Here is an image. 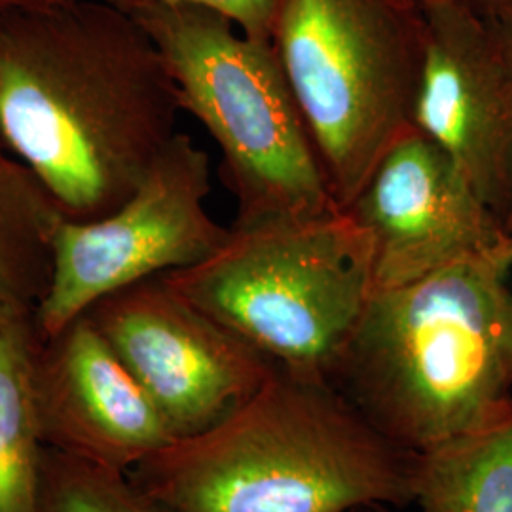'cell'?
I'll list each match as a JSON object with an SVG mask.
<instances>
[{"label":"cell","instance_id":"21","mask_svg":"<svg viewBox=\"0 0 512 512\" xmlns=\"http://www.w3.org/2000/svg\"><path fill=\"white\" fill-rule=\"evenodd\" d=\"M397 507H389V505H365L351 512H397Z\"/></svg>","mask_w":512,"mask_h":512},{"label":"cell","instance_id":"4","mask_svg":"<svg viewBox=\"0 0 512 512\" xmlns=\"http://www.w3.org/2000/svg\"><path fill=\"white\" fill-rule=\"evenodd\" d=\"M131 16L164 57L181 109L217 143L236 226L340 209L272 40L247 37L200 6H148Z\"/></svg>","mask_w":512,"mask_h":512},{"label":"cell","instance_id":"7","mask_svg":"<svg viewBox=\"0 0 512 512\" xmlns=\"http://www.w3.org/2000/svg\"><path fill=\"white\" fill-rule=\"evenodd\" d=\"M209 194V154L179 131L126 202L101 219L61 220L35 313L40 336H54L109 294L213 255L230 228L207 211Z\"/></svg>","mask_w":512,"mask_h":512},{"label":"cell","instance_id":"1","mask_svg":"<svg viewBox=\"0 0 512 512\" xmlns=\"http://www.w3.org/2000/svg\"><path fill=\"white\" fill-rule=\"evenodd\" d=\"M179 112L160 50L109 0L0 16V139L63 219L126 202L179 133Z\"/></svg>","mask_w":512,"mask_h":512},{"label":"cell","instance_id":"18","mask_svg":"<svg viewBox=\"0 0 512 512\" xmlns=\"http://www.w3.org/2000/svg\"><path fill=\"white\" fill-rule=\"evenodd\" d=\"M55 2H67V0H0V16H6L10 12H18V10H25V8L55 4Z\"/></svg>","mask_w":512,"mask_h":512},{"label":"cell","instance_id":"10","mask_svg":"<svg viewBox=\"0 0 512 512\" xmlns=\"http://www.w3.org/2000/svg\"><path fill=\"white\" fill-rule=\"evenodd\" d=\"M344 211L370 243L372 291L418 281L511 234L456 162L416 126L385 150Z\"/></svg>","mask_w":512,"mask_h":512},{"label":"cell","instance_id":"8","mask_svg":"<svg viewBox=\"0 0 512 512\" xmlns=\"http://www.w3.org/2000/svg\"><path fill=\"white\" fill-rule=\"evenodd\" d=\"M86 315L147 391L175 440L224 420L277 366L162 275L101 298Z\"/></svg>","mask_w":512,"mask_h":512},{"label":"cell","instance_id":"9","mask_svg":"<svg viewBox=\"0 0 512 512\" xmlns=\"http://www.w3.org/2000/svg\"><path fill=\"white\" fill-rule=\"evenodd\" d=\"M425 61L412 126L461 169L511 232L512 69L492 21L456 0H418Z\"/></svg>","mask_w":512,"mask_h":512},{"label":"cell","instance_id":"13","mask_svg":"<svg viewBox=\"0 0 512 512\" xmlns=\"http://www.w3.org/2000/svg\"><path fill=\"white\" fill-rule=\"evenodd\" d=\"M420 512H512V397L494 420L420 454Z\"/></svg>","mask_w":512,"mask_h":512},{"label":"cell","instance_id":"6","mask_svg":"<svg viewBox=\"0 0 512 512\" xmlns=\"http://www.w3.org/2000/svg\"><path fill=\"white\" fill-rule=\"evenodd\" d=\"M272 44L332 200L346 209L412 126L425 61L416 0H281Z\"/></svg>","mask_w":512,"mask_h":512},{"label":"cell","instance_id":"3","mask_svg":"<svg viewBox=\"0 0 512 512\" xmlns=\"http://www.w3.org/2000/svg\"><path fill=\"white\" fill-rule=\"evenodd\" d=\"M512 236L393 289L372 291L329 382L387 439L425 454L511 401Z\"/></svg>","mask_w":512,"mask_h":512},{"label":"cell","instance_id":"20","mask_svg":"<svg viewBox=\"0 0 512 512\" xmlns=\"http://www.w3.org/2000/svg\"><path fill=\"white\" fill-rule=\"evenodd\" d=\"M505 346H507V359H509V366H511L512 372V291L511 296H509V304H507V336H505Z\"/></svg>","mask_w":512,"mask_h":512},{"label":"cell","instance_id":"17","mask_svg":"<svg viewBox=\"0 0 512 512\" xmlns=\"http://www.w3.org/2000/svg\"><path fill=\"white\" fill-rule=\"evenodd\" d=\"M456 2L488 21L512 18V0H456Z\"/></svg>","mask_w":512,"mask_h":512},{"label":"cell","instance_id":"16","mask_svg":"<svg viewBox=\"0 0 512 512\" xmlns=\"http://www.w3.org/2000/svg\"><path fill=\"white\" fill-rule=\"evenodd\" d=\"M124 12L148 6H200L230 19L247 37L272 40L275 16L281 0H109Z\"/></svg>","mask_w":512,"mask_h":512},{"label":"cell","instance_id":"15","mask_svg":"<svg viewBox=\"0 0 512 512\" xmlns=\"http://www.w3.org/2000/svg\"><path fill=\"white\" fill-rule=\"evenodd\" d=\"M40 512H181L141 490L126 471L99 467L48 450Z\"/></svg>","mask_w":512,"mask_h":512},{"label":"cell","instance_id":"5","mask_svg":"<svg viewBox=\"0 0 512 512\" xmlns=\"http://www.w3.org/2000/svg\"><path fill=\"white\" fill-rule=\"evenodd\" d=\"M162 277L277 365L325 380L374 289L370 243L344 209L232 224L213 255Z\"/></svg>","mask_w":512,"mask_h":512},{"label":"cell","instance_id":"11","mask_svg":"<svg viewBox=\"0 0 512 512\" xmlns=\"http://www.w3.org/2000/svg\"><path fill=\"white\" fill-rule=\"evenodd\" d=\"M33 389L40 439L59 454L128 473L175 440L86 313L42 338Z\"/></svg>","mask_w":512,"mask_h":512},{"label":"cell","instance_id":"14","mask_svg":"<svg viewBox=\"0 0 512 512\" xmlns=\"http://www.w3.org/2000/svg\"><path fill=\"white\" fill-rule=\"evenodd\" d=\"M61 220L46 188L0 139V310L37 313Z\"/></svg>","mask_w":512,"mask_h":512},{"label":"cell","instance_id":"12","mask_svg":"<svg viewBox=\"0 0 512 512\" xmlns=\"http://www.w3.org/2000/svg\"><path fill=\"white\" fill-rule=\"evenodd\" d=\"M40 342L33 311L0 310V512H40L46 446L33 389Z\"/></svg>","mask_w":512,"mask_h":512},{"label":"cell","instance_id":"2","mask_svg":"<svg viewBox=\"0 0 512 512\" xmlns=\"http://www.w3.org/2000/svg\"><path fill=\"white\" fill-rule=\"evenodd\" d=\"M418 467L329 380L277 365L224 420L128 475L181 512H351L414 505Z\"/></svg>","mask_w":512,"mask_h":512},{"label":"cell","instance_id":"19","mask_svg":"<svg viewBox=\"0 0 512 512\" xmlns=\"http://www.w3.org/2000/svg\"><path fill=\"white\" fill-rule=\"evenodd\" d=\"M492 25H494L495 31H497V37H499V40H501L503 52H505V55H507V59H509V65H511L512 69V18L501 19V21H492Z\"/></svg>","mask_w":512,"mask_h":512}]
</instances>
